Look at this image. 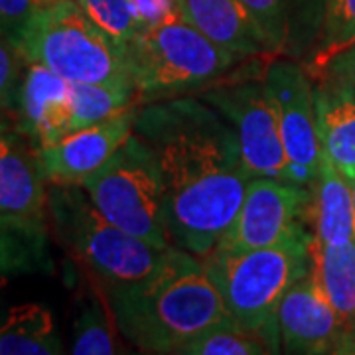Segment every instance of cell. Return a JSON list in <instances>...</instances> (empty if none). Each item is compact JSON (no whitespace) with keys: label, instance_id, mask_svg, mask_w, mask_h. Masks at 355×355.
<instances>
[{"label":"cell","instance_id":"6da1fadb","mask_svg":"<svg viewBox=\"0 0 355 355\" xmlns=\"http://www.w3.org/2000/svg\"><path fill=\"white\" fill-rule=\"evenodd\" d=\"M135 132L150 144L162 172L166 225L174 247L209 254L241 207L251 176L227 119L182 95L137 107Z\"/></svg>","mask_w":355,"mask_h":355},{"label":"cell","instance_id":"7a4b0ae2","mask_svg":"<svg viewBox=\"0 0 355 355\" xmlns=\"http://www.w3.org/2000/svg\"><path fill=\"white\" fill-rule=\"evenodd\" d=\"M105 292L116 330L144 354H176L203 331L233 322L202 259L188 251L150 279Z\"/></svg>","mask_w":355,"mask_h":355},{"label":"cell","instance_id":"3957f363","mask_svg":"<svg viewBox=\"0 0 355 355\" xmlns=\"http://www.w3.org/2000/svg\"><path fill=\"white\" fill-rule=\"evenodd\" d=\"M314 233L298 229L288 239L251 251H217L202 263L243 330L263 336L275 354L280 352L277 316L284 294L314 263Z\"/></svg>","mask_w":355,"mask_h":355},{"label":"cell","instance_id":"277c9868","mask_svg":"<svg viewBox=\"0 0 355 355\" xmlns=\"http://www.w3.org/2000/svg\"><path fill=\"white\" fill-rule=\"evenodd\" d=\"M46 216L67 253L91 270L103 288L146 280L176 261L182 249H156L103 216L83 186H48Z\"/></svg>","mask_w":355,"mask_h":355},{"label":"cell","instance_id":"5b68a950","mask_svg":"<svg viewBox=\"0 0 355 355\" xmlns=\"http://www.w3.org/2000/svg\"><path fill=\"white\" fill-rule=\"evenodd\" d=\"M123 60L137 103L198 95L216 85L241 62L186 18L139 30L123 48Z\"/></svg>","mask_w":355,"mask_h":355},{"label":"cell","instance_id":"8992f818","mask_svg":"<svg viewBox=\"0 0 355 355\" xmlns=\"http://www.w3.org/2000/svg\"><path fill=\"white\" fill-rule=\"evenodd\" d=\"M14 44L28 64L71 83H130L123 53L76 0L36 8Z\"/></svg>","mask_w":355,"mask_h":355},{"label":"cell","instance_id":"52a82bcc","mask_svg":"<svg viewBox=\"0 0 355 355\" xmlns=\"http://www.w3.org/2000/svg\"><path fill=\"white\" fill-rule=\"evenodd\" d=\"M103 216L156 249H172L166 225V196L156 154L135 130L83 184Z\"/></svg>","mask_w":355,"mask_h":355},{"label":"cell","instance_id":"ba28073f","mask_svg":"<svg viewBox=\"0 0 355 355\" xmlns=\"http://www.w3.org/2000/svg\"><path fill=\"white\" fill-rule=\"evenodd\" d=\"M198 97L216 107L231 123L249 176L291 180L277 113L265 85V73L261 77L227 76L216 85L200 91Z\"/></svg>","mask_w":355,"mask_h":355},{"label":"cell","instance_id":"9c48e42d","mask_svg":"<svg viewBox=\"0 0 355 355\" xmlns=\"http://www.w3.org/2000/svg\"><path fill=\"white\" fill-rule=\"evenodd\" d=\"M265 85L277 113L291 180L310 188L322 160L314 79L296 60L275 58L266 65Z\"/></svg>","mask_w":355,"mask_h":355},{"label":"cell","instance_id":"30bf717a","mask_svg":"<svg viewBox=\"0 0 355 355\" xmlns=\"http://www.w3.org/2000/svg\"><path fill=\"white\" fill-rule=\"evenodd\" d=\"M312 188L291 180L251 178L241 207L216 245L217 251H251L288 239L306 227Z\"/></svg>","mask_w":355,"mask_h":355},{"label":"cell","instance_id":"8fae6325","mask_svg":"<svg viewBox=\"0 0 355 355\" xmlns=\"http://www.w3.org/2000/svg\"><path fill=\"white\" fill-rule=\"evenodd\" d=\"M280 352L294 355H324L340 352L342 326L318 280L314 263L302 279L284 294L277 316Z\"/></svg>","mask_w":355,"mask_h":355},{"label":"cell","instance_id":"7c38bea8","mask_svg":"<svg viewBox=\"0 0 355 355\" xmlns=\"http://www.w3.org/2000/svg\"><path fill=\"white\" fill-rule=\"evenodd\" d=\"M135 116L137 107L114 114L99 125L76 130L51 146L38 148L42 174L48 186H81L132 135Z\"/></svg>","mask_w":355,"mask_h":355},{"label":"cell","instance_id":"4fadbf2b","mask_svg":"<svg viewBox=\"0 0 355 355\" xmlns=\"http://www.w3.org/2000/svg\"><path fill=\"white\" fill-rule=\"evenodd\" d=\"M268 58L302 60L314 53L328 0H239Z\"/></svg>","mask_w":355,"mask_h":355},{"label":"cell","instance_id":"5bb4252c","mask_svg":"<svg viewBox=\"0 0 355 355\" xmlns=\"http://www.w3.org/2000/svg\"><path fill=\"white\" fill-rule=\"evenodd\" d=\"M71 81L40 64L26 65L14 128L36 148L71 135Z\"/></svg>","mask_w":355,"mask_h":355},{"label":"cell","instance_id":"9a60e30c","mask_svg":"<svg viewBox=\"0 0 355 355\" xmlns=\"http://www.w3.org/2000/svg\"><path fill=\"white\" fill-rule=\"evenodd\" d=\"M322 154L343 176H355V85L336 71L314 77Z\"/></svg>","mask_w":355,"mask_h":355},{"label":"cell","instance_id":"2e32d148","mask_svg":"<svg viewBox=\"0 0 355 355\" xmlns=\"http://www.w3.org/2000/svg\"><path fill=\"white\" fill-rule=\"evenodd\" d=\"M46 203L38 148L16 128L0 127V211L46 216Z\"/></svg>","mask_w":355,"mask_h":355},{"label":"cell","instance_id":"e0dca14e","mask_svg":"<svg viewBox=\"0 0 355 355\" xmlns=\"http://www.w3.org/2000/svg\"><path fill=\"white\" fill-rule=\"evenodd\" d=\"M312 188L310 221L320 245L340 247L355 241V207L349 178L322 154Z\"/></svg>","mask_w":355,"mask_h":355},{"label":"cell","instance_id":"ac0fdd59","mask_svg":"<svg viewBox=\"0 0 355 355\" xmlns=\"http://www.w3.org/2000/svg\"><path fill=\"white\" fill-rule=\"evenodd\" d=\"M184 18L237 58L265 55L263 44L254 32L239 0H180Z\"/></svg>","mask_w":355,"mask_h":355},{"label":"cell","instance_id":"d6986e66","mask_svg":"<svg viewBox=\"0 0 355 355\" xmlns=\"http://www.w3.org/2000/svg\"><path fill=\"white\" fill-rule=\"evenodd\" d=\"M51 270L48 216L0 211V282Z\"/></svg>","mask_w":355,"mask_h":355},{"label":"cell","instance_id":"ffe728a7","mask_svg":"<svg viewBox=\"0 0 355 355\" xmlns=\"http://www.w3.org/2000/svg\"><path fill=\"white\" fill-rule=\"evenodd\" d=\"M312 254L318 280L342 326L338 355H355V241L328 247L314 239Z\"/></svg>","mask_w":355,"mask_h":355},{"label":"cell","instance_id":"44dd1931","mask_svg":"<svg viewBox=\"0 0 355 355\" xmlns=\"http://www.w3.org/2000/svg\"><path fill=\"white\" fill-rule=\"evenodd\" d=\"M53 354H64V345L44 306H16L0 320V355Z\"/></svg>","mask_w":355,"mask_h":355},{"label":"cell","instance_id":"7402d4cb","mask_svg":"<svg viewBox=\"0 0 355 355\" xmlns=\"http://www.w3.org/2000/svg\"><path fill=\"white\" fill-rule=\"evenodd\" d=\"M71 132L139 107L132 83H71Z\"/></svg>","mask_w":355,"mask_h":355},{"label":"cell","instance_id":"603a6c76","mask_svg":"<svg viewBox=\"0 0 355 355\" xmlns=\"http://www.w3.org/2000/svg\"><path fill=\"white\" fill-rule=\"evenodd\" d=\"M352 48H355V0H328L322 36L306 64L308 73L320 76L334 58Z\"/></svg>","mask_w":355,"mask_h":355},{"label":"cell","instance_id":"cb8c5ba5","mask_svg":"<svg viewBox=\"0 0 355 355\" xmlns=\"http://www.w3.org/2000/svg\"><path fill=\"white\" fill-rule=\"evenodd\" d=\"M178 355H263L275 354L263 336L243 330L235 322L219 324L178 347Z\"/></svg>","mask_w":355,"mask_h":355},{"label":"cell","instance_id":"d4e9b609","mask_svg":"<svg viewBox=\"0 0 355 355\" xmlns=\"http://www.w3.org/2000/svg\"><path fill=\"white\" fill-rule=\"evenodd\" d=\"M119 342L114 338L111 320L101 298H91L81 308L73 326V345L76 355H109L119 354Z\"/></svg>","mask_w":355,"mask_h":355},{"label":"cell","instance_id":"484cf974","mask_svg":"<svg viewBox=\"0 0 355 355\" xmlns=\"http://www.w3.org/2000/svg\"><path fill=\"white\" fill-rule=\"evenodd\" d=\"M83 12L111 38L119 51L137 34L132 0H76Z\"/></svg>","mask_w":355,"mask_h":355},{"label":"cell","instance_id":"4316f807","mask_svg":"<svg viewBox=\"0 0 355 355\" xmlns=\"http://www.w3.org/2000/svg\"><path fill=\"white\" fill-rule=\"evenodd\" d=\"M28 62L16 44L0 38V127L14 128L18 97Z\"/></svg>","mask_w":355,"mask_h":355},{"label":"cell","instance_id":"83f0119b","mask_svg":"<svg viewBox=\"0 0 355 355\" xmlns=\"http://www.w3.org/2000/svg\"><path fill=\"white\" fill-rule=\"evenodd\" d=\"M137 32L184 18L180 0H132Z\"/></svg>","mask_w":355,"mask_h":355},{"label":"cell","instance_id":"f1b7e54d","mask_svg":"<svg viewBox=\"0 0 355 355\" xmlns=\"http://www.w3.org/2000/svg\"><path fill=\"white\" fill-rule=\"evenodd\" d=\"M36 8L32 0H0V38L16 42Z\"/></svg>","mask_w":355,"mask_h":355},{"label":"cell","instance_id":"f546056e","mask_svg":"<svg viewBox=\"0 0 355 355\" xmlns=\"http://www.w3.org/2000/svg\"><path fill=\"white\" fill-rule=\"evenodd\" d=\"M326 69L340 73V76H343L345 79H349L355 85V48L343 51L338 58H334L330 64L326 65ZM326 69H324V71H326ZM312 79H314V77H312Z\"/></svg>","mask_w":355,"mask_h":355},{"label":"cell","instance_id":"4dcf8cb0","mask_svg":"<svg viewBox=\"0 0 355 355\" xmlns=\"http://www.w3.org/2000/svg\"><path fill=\"white\" fill-rule=\"evenodd\" d=\"M38 8H44V6H51V4H58V2H62V0H32Z\"/></svg>","mask_w":355,"mask_h":355},{"label":"cell","instance_id":"1f68e13d","mask_svg":"<svg viewBox=\"0 0 355 355\" xmlns=\"http://www.w3.org/2000/svg\"><path fill=\"white\" fill-rule=\"evenodd\" d=\"M349 184H352V193H354V207H355V176L349 178Z\"/></svg>","mask_w":355,"mask_h":355}]
</instances>
